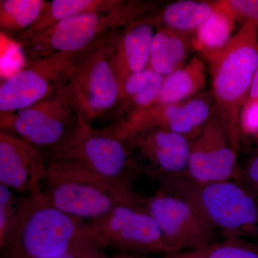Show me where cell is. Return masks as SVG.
<instances>
[{
  "label": "cell",
  "instance_id": "obj_1",
  "mask_svg": "<svg viewBox=\"0 0 258 258\" xmlns=\"http://www.w3.org/2000/svg\"><path fill=\"white\" fill-rule=\"evenodd\" d=\"M93 247H100L90 235L87 222L55 208L42 193L23 196L0 252L1 258H43Z\"/></svg>",
  "mask_w": 258,
  "mask_h": 258
},
{
  "label": "cell",
  "instance_id": "obj_2",
  "mask_svg": "<svg viewBox=\"0 0 258 258\" xmlns=\"http://www.w3.org/2000/svg\"><path fill=\"white\" fill-rule=\"evenodd\" d=\"M120 29L105 34L81 52L67 83L76 110L93 126L121 119V83L115 57Z\"/></svg>",
  "mask_w": 258,
  "mask_h": 258
},
{
  "label": "cell",
  "instance_id": "obj_3",
  "mask_svg": "<svg viewBox=\"0 0 258 258\" xmlns=\"http://www.w3.org/2000/svg\"><path fill=\"white\" fill-rule=\"evenodd\" d=\"M215 111L239 147L242 111L258 63V23L246 22L220 50L208 56Z\"/></svg>",
  "mask_w": 258,
  "mask_h": 258
},
{
  "label": "cell",
  "instance_id": "obj_4",
  "mask_svg": "<svg viewBox=\"0 0 258 258\" xmlns=\"http://www.w3.org/2000/svg\"><path fill=\"white\" fill-rule=\"evenodd\" d=\"M161 187L191 200L222 239L258 243V197L237 180L197 184L182 176L161 182Z\"/></svg>",
  "mask_w": 258,
  "mask_h": 258
},
{
  "label": "cell",
  "instance_id": "obj_5",
  "mask_svg": "<svg viewBox=\"0 0 258 258\" xmlns=\"http://www.w3.org/2000/svg\"><path fill=\"white\" fill-rule=\"evenodd\" d=\"M163 5V2L154 0H123L111 11L76 15L18 44L27 61L81 52L105 34L124 28Z\"/></svg>",
  "mask_w": 258,
  "mask_h": 258
},
{
  "label": "cell",
  "instance_id": "obj_6",
  "mask_svg": "<svg viewBox=\"0 0 258 258\" xmlns=\"http://www.w3.org/2000/svg\"><path fill=\"white\" fill-rule=\"evenodd\" d=\"M45 159L47 175L44 196L51 205L72 216L93 220L116 205L140 197L134 189L100 179L73 161L60 158Z\"/></svg>",
  "mask_w": 258,
  "mask_h": 258
},
{
  "label": "cell",
  "instance_id": "obj_7",
  "mask_svg": "<svg viewBox=\"0 0 258 258\" xmlns=\"http://www.w3.org/2000/svg\"><path fill=\"white\" fill-rule=\"evenodd\" d=\"M44 157L73 161L120 187L133 189L134 178L142 174L124 140L115 137L108 126L98 128L88 124L80 113L77 125L68 139L45 152Z\"/></svg>",
  "mask_w": 258,
  "mask_h": 258
},
{
  "label": "cell",
  "instance_id": "obj_8",
  "mask_svg": "<svg viewBox=\"0 0 258 258\" xmlns=\"http://www.w3.org/2000/svg\"><path fill=\"white\" fill-rule=\"evenodd\" d=\"M90 235L101 248L124 258H149L171 253L159 226L145 208L143 195L120 204L87 222Z\"/></svg>",
  "mask_w": 258,
  "mask_h": 258
},
{
  "label": "cell",
  "instance_id": "obj_9",
  "mask_svg": "<svg viewBox=\"0 0 258 258\" xmlns=\"http://www.w3.org/2000/svg\"><path fill=\"white\" fill-rule=\"evenodd\" d=\"M143 203L171 252L201 250L222 240L196 205L174 190L161 187L143 196Z\"/></svg>",
  "mask_w": 258,
  "mask_h": 258
},
{
  "label": "cell",
  "instance_id": "obj_10",
  "mask_svg": "<svg viewBox=\"0 0 258 258\" xmlns=\"http://www.w3.org/2000/svg\"><path fill=\"white\" fill-rule=\"evenodd\" d=\"M81 52L27 61L3 79L0 83V117L28 108L66 86Z\"/></svg>",
  "mask_w": 258,
  "mask_h": 258
},
{
  "label": "cell",
  "instance_id": "obj_11",
  "mask_svg": "<svg viewBox=\"0 0 258 258\" xmlns=\"http://www.w3.org/2000/svg\"><path fill=\"white\" fill-rule=\"evenodd\" d=\"M79 118L66 85L28 108L0 117V128L16 134L24 142L46 152L63 143Z\"/></svg>",
  "mask_w": 258,
  "mask_h": 258
},
{
  "label": "cell",
  "instance_id": "obj_12",
  "mask_svg": "<svg viewBox=\"0 0 258 258\" xmlns=\"http://www.w3.org/2000/svg\"><path fill=\"white\" fill-rule=\"evenodd\" d=\"M237 151L227 122L215 111L190 139L186 177L197 184L237 179L240 172Z\"/></svg>",
  "mask_w": 258,
  "mask_h": 258
},
{
  "label": "cell",
  "instance_id": "obj_13",
  "mask_svg": "<svg viewBox=\"0 0 258 258\" xmlns=\"http://www.w3.org/2000/svg\"><path fill=\"white\" fill-rule=\"evenodd\" d=\"M190 139L161 128L140 131L123 139L141 174L159 181L186 176L189 166Z\"/></svg>",
  "mask_w": 258,
  "mask_h": 258
},
{
  "label": "cell",
  "instance_id": "obj_14",
  "mask_svg": "<svg viewBox=\"0 0 258 258\" xmlns=\"http://www.w3.org/2000/svg\"><path fill=\"white\" fill-rule=\"evenodd\" d=\"M215 111V106L208 98L194 96L177 103L151 105L108 127L120 139L148 128L165 129L191 139Z\"/></svg>",
  "mask_w": 258,
  "mask_h": 258
},
{
  "label": "cell",
  "instance_id": "obj_15",
  "mask_svg": "<svg viewBox=\"0 0 258 258\" xmlns=\"http://www.w3.org/2000/svg\"><path fill=\"white\" fill-rule=\"evenodd\" d=\"M46 161L40 150L5 130L0 131V184L23 196L43 193Z\"/></svg>",
  "mask_w": 258,
  "mask_h": 258
},
{
  "label": "cell",
  "instance_id": "obj_16",
  "mask_svg": "<svg viewBox=\"0 0 258 258\" xmlns=\"http://www.w3.org/2000/svg\"><path fill=\"white\" fill-rule=\"evenodd\" d=\"M156 30L145 16L119 30L115 57L121 87L129 76L149 67Z\"/></svg>",
  "mask_w": 258,
  "mask_h": 258
},
{
  "label": "cell",
  "instance_id": "obj_17",
  "mask_svg": "<svg viewBox=\"0 0 258 258\" xmlns=\"http://www.w3.org/2000/svg\"><path fill=\"white\" fill-rule=\"evenodd\" d=\"M195 33L157 27L149 67L164 76L181 69L195 49Z\"/></svg>",
  "mask_w": 258,
  "mask_h": 258
},
{
  "label": "cell",
  "instance_id": "obj_18",
  "mask_svg": "<svg viewBox=\"0 0 258 258\" xmlns=\"http://www.w3.org/2000/svg\"><path fill=\"white\" fill-rule=\"evenodd\" d=\"M220 7V1L179 0L146 15L156 27L164 26L185 32H196Z\"/></svg>",
  "mask_w": 258,
  "mask_h": 258
},
{
  "label": "cell",
  "instance_id": "obj_19",
  "mask_svg": "<svg viewBox=\"0 0 258 258\" xmlns=\"http://www.w3.org/2000/svg\"><path fill=\"white\" fill-rule=\"evenodd\" d=\"M123 2V0L47 1L46 6L35 24L14 39L18 42L24 41L64 20L85 13L111 11L118 8Z\"/></svg>",
  "mask_w": 258,
  "mask_h": 258
},
{
  "label": "cell",
  "instance_id": "obj_20",
  "mask_svg": "<svg viewBox=\"0 0 258 258\" xmlns=\"http://www.w3.org/2000/svg\"><path fill=\"white\" fill-rule=\"evenodd\" d=\"M206 69L195 56L181 69L164 78L153 104H166L184 101L195 96L206 83Z\"/></svg>",
  "mask_w": 258,
  "mask_h": 258
},
{
  "label": "cell",
  "instance_id": "obj_21",
  "mask_svg": "<svg viewBox=\"0 0 258 258\" xmlns=\"http://www.w3.org/2000/svg\"><path fill=\"white\" fill-rule=\"evenodd\" d=\"M164 78L149 67L129 76L121 87V119L152 105Z\"/></svg>",
  "mask_w": 258,
  "mask_h": 258
},
{
  "label": "cell",
  "instance_id": "obj_22",
  "mask_svg": "<svg viewBox=\"0 0 258 258\" xmlns=\"http://www.w3.org/2000/svg\"><path fill=\"white\" fill-rule=\"evenodd\" d=\"M47 3L46 0H1L0 30L15 37L35 24Z\"/></svg>",
  "mask_w": 258,
  "mask_h": 258
},
{
  "label": "cell",
  "instance_id": "obj_23",
  "mask_svg": "<svg viewBox=\"0 0 258 258\" xmlns=\"http://www.w3.org/2000/svg\"><path fill=\"white\" fill-rule=\"evenodd\" d=\"M235 19L225 9L222 1L216 12L195 33V49L206 57L220 50L232 37Z\"/></svg>",
  "mask_w": 258,
  "mask_h": 258
},
{
  "label": "cell",
  "instance_id": "obj_24",
  "mask_svg": "<svg viewBox=\"0 0 258 258\" xmlns=\"http://www.w3.org/2000/svg\"><path fill=\"white\" fill-rule=\"evenodd\" d=\"M186 252L190 258H258V243L240 239H222L201 250Z\"/></svg>",
  "mask_w": 258,
  "mask_h": 258
},
{
  "label": "cell",
  "instance_id": "obj_25",
  "mask_svg": "<svg viewBox=\"0 0 258 258\" xmlns=\"http://www.w3.org/2000/svg\"><path fill=\"white\" fill-rule=\"evenodd\" d=\"M0 184V243L4 242L13 228L23 196Z\"/></svg>",
  "mask_w": 258,
  "mask_h": 258
},
{
  "label": "cell",
  "instance_id": "obj_26",
  "mask_svg": "<svg viewBox=\"0 0 258 258\" xmlns=\"http://www.w3.org/2000/svg\"><path fill=\"white\" fill-rule=\"evenodd\" d=\"M222 4L235 21L258 23V0H225Z\"/></svg>",
  "mask_w": 258,
  "mask_h": 258
},
{
  "label": "cell",
  "instance_id": "obj_27",
  "mask_svg": "<svg viewBox=\"0 0 258 258\" xmlns=\"http://www.w3.org/2000/svg\"><path fill=\"white\" fill-rule=\"evenodd\" d=\"M236 180L258 197V154L251 158L243 168H240Z\"/></svg>",
  "mask_w": 258,
  "mask_h": 258
},
{
  "label": "cell",
  "instance_id": "obj_28",
  "mask_svg": "<svg viewBox=\"0 0 258 258\" xmlns=\"http://www.w3.org/2000/svg\"><path fill=\"white\" fill-rule=\"evenodd\" d=\"M43 258H119L113 257L106 253V250L100 247H93L71 252V253L63 254V255L57 256V257H43Z\"/></svg>",
  "mask_w": 258,
  "mask_h": 258
},
{
  "label": "cell",
  "instance_id": "obj_29",
  "mask_svg": "<svg viewBox=\"0 0 258 258\" xmlns=\"http://www.w3.org/2000/svg\"><path fill=\"white\" fill-rule=\"evenodd\" d=\"M258 106V63L255 73H254L253 80L251 85L248 98L244 107L242 115L252 111L254 108Z\"/></svg>",
  "mask_w": 258,
  "mask_h": 258
},
{
  "label": "cell",
  "instance_id": "obj_30",
  "mask_svg": "<svg viewBox=\"0 0 258 258\" xmlns=\"http://www.w3.org/2000/svg\"><path fill=\"white\" fill-rule=\"evenodd\" d=\"M152 258V257H149ZM154 258H190L189 254L186 252H171V253H166L161 254L158 257H154Z\"/></svg>",
  "mask_w": 258,
  "mask_h": 258
},
{
  "label": "cell",
  "instance_id": "obj_31",
  "mask_svg": "<svg viewBox=\"0 0 258 258\" xmlns=\"http://www.w3.org/2000/svg\"><path fill=\"white\" fill-rule=\"evenodd\" d=\"M119 257V258H122V257Z\"/></svg>",
  "mask_w": 258,
  "mask_h": 258
}]
</instances>
